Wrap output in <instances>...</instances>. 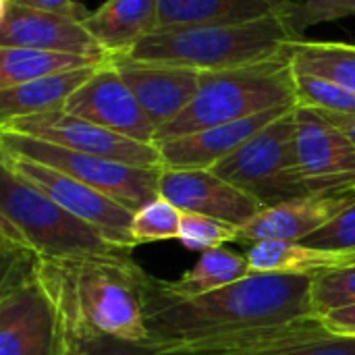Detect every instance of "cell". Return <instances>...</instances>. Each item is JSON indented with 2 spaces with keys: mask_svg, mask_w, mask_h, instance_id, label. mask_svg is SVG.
<instances>
[{
  "mask_svg": "<svg viewBox=\"0 0 355 355\" xmlns=\"http://www.w3.org/2000/svg\"><path fill=\"white\" fill-rule=\"evenodd\" d=\"M312 279L252 272L204 295L173 297L156 285V277L148 275L141 285V304L150 331L146 345L160 352L316 316L312 310Z\"/></svg>",
  "mask_w": 355,
  "mask_h": 355,
  "instance_id": "1",
  "label": "cell"
},
{
  "mask_svg": "<svg viewBox=\"0 0 355 355\" xmlns=\"http://www.w3.org/2000/svg\"><path fill=\"white\" fill-rule=\"evenodd\" d=\"M33 272L40 287L62 300L85 322L104 335L146 345L141 285L148 272L127 252L85 258H33Z\"/></svg>",
  "mask_w": 355,
  "mask_h": 355,
  "instance_id": "2",
  "label": "cell"
},
{
  "mask_svg": "<svg viewBox=\"0 0 355 355\" xmlns=\"http://www.w3.org/2000/svg\"><path fill=\"white\" fill-rule=\"evenodd\" d=\"M302 40L289 15H275L239 23L160 27L123 56L175 62L198 71H227L291 56Z\"/></svg>",
  "mask_w": 355,
  "mask_h": 355,
  "instance_id": "3",
  "label": "cell"
},
{
  "mask_svg": "<svg viewBox=\"0 0 355 355\" xmlns=\"http://www.w3.org/2000/svg\"><path fill=\"white\" fill-rule=\"evenodd\" d=\"M291 104H297L291 56L227 71H202L196 98L175 121L156 131L154 144Z\"/></svg>",
  "mask_w": 355,
  "mask_h": 355,
  "instance_id": "4",
  "label": "cell"
},
{
  "mask_svg": "<svg viewBox=\"0 0 355 355\" xmlns=\"http://www.w3.org/2000/svg\"><path fill=\"white\" fill-rule=\"evenodd\" d=\"M0 235L4 248L50 260L121 252L100 231L52 202L6 164H0Z\"/></svg>",
  "mask_w": 355,
  "mask_h": 355,
  "instance_id": "5",
  "label": "cell"
},
{
  "mask_svg": "<svg viewBox=\"0 0 355 355\" xmlns=\"http://www.w3.org/2000/svg\"><path fill=\"white\" fill-rule=\"evenodd\" d=\"M212 171L264 208L312 196L297 158L295 108L260 129Z\"/></svg>",
  "mask_w": 355,
  "mask_h": 355,
  "instance_id": "6",
  "label": "cell"
},
{
  "mask_svg": "<svg viewBox=\"0 0 355 355\" xmlns=\"http://www.w3.org/2000/svg\"><path fill=\"white\" fill-rule=\"evenodd\" d=\"M0 152L52 166L123 204L131 212L158 196L162 168H141L110 158L75 152L56 144L0 129Z\"/></svg>",
  "mask_w": 355,
  "mask_h": 355,
  "instance_id": "7",
  "label": "cell"
},
{
  "mask_svg": "<svg viewBox=\"0 0 355 355\" xmlns=\"http://www.w3.org/2000/svg\"><path fill=\"white\" fill-rule=\"evenodd\" d=\"M33 258L2 245L0 355H54V312L35 279Z\"/></svg>",
  "mask_w": 355,
  "mask_h": 355,
  "instance_id": "8",
  "label": "cell"
},
{
  "mask_svg": "<svg viewBox=\"0 0 355 355\" xmlns=\"http://www.w3.org/2000/svg\"><path fill=\"white\" fill-rule=\"evenodd\" d=\"M168 355H355V339L337 337L320 316L160 349Z\"/></svg>",
  "mask_w": 355,
  "mask_h": 355,
  "instance_id": "9",
  "label": "cell"
},
{
  "mask_svg": "<svg viewBox=\"0 0 355 355\" xmlns=\"http://www.w3.org/2000/svg\"><path fill=\"white\" fill-rule=\"evenodd\" d=\"M0 164H6L15 175L37 187L52 202H56L71 214L92 225L116 250L129 252L135 248L131 239L133 212L123 204L114 202L112 198H108L106 193L29 158L0 152Z\"/></svg>",
  "mask_w": 355,
  "mask_h": 355,
  "instance_id": "10",
  "label": "cell"
},
{
  "mask_svg": "<svg viewBox=\"0 0 355 355\" xmlns=\"http://www.w3.org/2000/svg\"><path fill=\"white\" fill-rule=\"evenodd\" d=\"M0 129L35 137L48 144H56L75 152L110 158V160L125 162L131 166L164 168L162 156L154 144H141V141L129 139L92 121L75 116L67 112L64 108L21 116V119L2 123Z\"/></svg>",
  "mask_w": 355,
  "mask_h": 355,
  "instance_id": "11",
  "label": "cell"
},
{
  "mask_svg": "<svg viewBox=\"0 0 355 355\" xmlns=\"http://www.w3.org/2000/svg\"><path fill=\"white\" fill-rule=\"evenodd\" d=\"M295 146L312 193L355 189V146L318 110L295 106Z\"/></svg>",
  "mask_w": 355,
  "mask_h": 355,
  "instance_id": "12",
  "label": "cell"
},
{
  "mask_svg": "<svg viewBox=\"0 0 355 355\" xmlns=\"http://www.w3.org/2000/svg\"><path fill=\"white\" fill-rule=\"evenodd\" d=\"M64 110L129 139L154 144V123L110 58L69 98Z\"/></svg>",
  "mask_w": 355,
  "mask_h": 355,
  "instance_id": "13",
  "label": "cell"
},
{
  "mask_svg": "<svg viewBox=\"0 0 355 355\" xmlns=\"http://www.w3.org/2000/svg\"><path fill=\"white\" fill-rule=\"evenodd\" d=\"M158 196L183 212H196L243 227L264 206L250 193L225 181L212 168H162Z\"/></svg>",
  "mask_w": 355,
  "mask_h": 355,
  "instance_id": "14",
  "label": "cell"
},
{
  "mask_svg": "<svg viewBox=\"0 0 355 355\" xmlns=\"http://www.w3.org/2000/svg\"><path fill=\"white\" fill-rule=\"evenodd\" d=\"M110 62L133 89L156 131L189 106L202 83V71L185 64L137 60L131 56H110Z\"/></svg>",
  "mask_w": 355,
  "mask_h": 355,
  "instance_id": "15",
  "label": "cell"
},
{
  "mask_svg": "<svg viewBox=\"0 0 355 355\" xmlns=\"http://www.w3.org/2000/svg\"><path fill=\"white\" fill-rule=\"evenodd\" d=\"M0 48H40L89 56H110L85 27V17L4 4Z\"/></svg>",
  "mask_w": 355,
  "mask_h": 355,
  "instance_id": "16",
  "label": "cell"
},
{
  "mask_svg": "<svg viewBox=\"0 0 355 355\" xmlns=\"http://www.w3.org/2000/svg\"><path fill=\"white\" fill-rule=\"evenodd\" d=\"M355 200L352 191H322L306 198L289 200L279 206L260 210L252 220H248L241 231V241H304L329 220H333L341 210H345Z\"/></svg>",
  "mask_w": 355,
  "mask_h": 355,
  "instance_id": "17",
  "label": "cell"
},
{
  "mask_svg": "<svg viewBox=\"0 0 355 355\" xmlns=\"http://www.w3.org/2000/svg\"><path fill=\"white\" fill-rule=\"evenodd\" d=\"M291 106H279L241 121L208 127L177 139H168L162 144H156L164 168H212L227 156H231L235 150H239L250 137H254L260 129L270 125L275 119L283 116Z\"/></svg>",
  "mask_w": 355,
  "mask_h": 355,
  "instance_id": "18",
  "label": "cell"
},
{
  "mask_svg": "<svg viewBox=\"0 0 355 355\" xmlns=\"http://www.w3.org/2000/svg\"><path fill=\"white\" fill-rule=\"evenodd\" d=\"M158 12L160 0H106L85 17V27L102 50L123 56L158 29Z\"/></svg>",
  "mask_w": 355,
  "mask_h": 355,
  "instance_id": "19",
  "label": "cell"
},
{
  "mask_svg": "<svg viewBox=\"0 0 355 355\" xmlns=\"http://www.w3.org/2000/svg\"><path fill=\"white\" fill-rule=\"evenodd\" d=\"M252 272H277L297 277H318L355 264V252H335L312 248L304 241L266 239L256 241L248 250Z\"/></svg>",
  "mask_w": 355,
  "mask_h": 355,
  "instance_id": "20",
  "label": "cell"
},
{
  "mask_svg": "<svg viewBox=\"0 0 355 355\" xmlns=\"http://www.w3.org/2000/svg\"><path fill=\"white\" fill-rule=\"evenodd\" d=\"M297 0H160L158 29L196 23H239L291 15Z\"/></svg>",
  "mask_w": 355,
  "mask_h": 355,
  "instance_id": "21",
  "label": "cell"
},
{
  "mask_svg": "<svg viewBox=\"0 0 355 355\" xmlns=\"http://www.w3.org/2000/svg\"><path fill=\"white\" fill-rule=\"evenodd\" d=\"M104 64V62H102ZM100 64L48 75L27 83L0 89V125L50 110H60L67 106L69 98L98 71Z\"/></svg>",
  "mask_w": 355,
  "mask_h": 355,
  "instance_id": "22",
  "label": "cell"
},
{
  "mask_svg": "<svg viewBox=\"0 0 355 355\" xmlns=\"http://www.w3.org/2000/svg\"><path fill=\"white\" fill-rule=\"evenodd\" d=\"M44 295L48 297L54 312V355H168L160 354L148 345H135L104 335L89 322H85L62 300L46 291Z\"/></svg>",
  "mask_w": 355,
  "mask_h": 355,
  "instance_id": "23",
  "label": "cell"
},
{
  "mask_svg": "<svg viewBox=\"0 0 355 355\" xmlns=\"http://www.w3.org/2000/svg\"><path fill=\"white\" fill-rule=\"evenodd\" d=\"M252 275L248 256L227 248L202 252L198 262L175 281L156 279V285L173 297H196L227 287Z\"/></svg>",
  "mask_w": 355,
  "mask_h": 355,
  "instance_id": "24",
  "label": "cell"
},
{
  "mask_svg": "<svg viewBox=\"0 0 355 355\" xmlns=\"http://www.w3.org/2000/svg\"><path fill=\"white\" fill-rule=\"evenodd\" d=\"M110 56H89L40 48H0V89L58 75L92 64H102Z\"/></svg>",
  "mask_w": 355,
  "mask_h": 355,
  "instance_id": "25",
  "label": "cell"
},
{
  "mask_svg": "<svg viewBox=\"0 0 355 355\" xmlns=\"http://www.w3.org/2000/svg\"><path fill=\"white\" fill-rule=\"evenodd\" d=\"M291 67L295 73L316 75L355 92L354 44L302 40L291 54Z\"/></svg>",
  "mask_w": 355,
  "mask_h": 355,
  "instance_id": "26",
  "label": "cell"
},
{
  "mask_svg": "<svg viewBox=\"0 0 355 355\" xmlns=\"http://www.w3.org/2000/svg\"><path fill=\"white\" fill-rule=\"evenodd\" d=\"M183 210H179L173 202L162 196H156L139 210L133 212L131 220V239L133 245L156 243V241H171L179 239Z\"/></svg>",
  "mask_w": 355,
  "mask_h": 355,
  "instance_id": "27",
  "label": "cell"
},
{
  "mask_svg": "<svg viewBox=\"0 0 355 355\" xmlns=\"http://www.w3.org/2000/svg\"><path fill=\"white\" fill-rule=\"evenodd\" d=\"M295 100L297 106L322 112L355 114V92L316 75L295 73Z\"/></svg>",
  "mask_w": 355,
  "mask_h": 355,
  "instance_id": "28",
  "label": "cell"
},
{
  "mask_svg": "<svg viewBox=\"0 0 355 355\" xmlns=\"http://www.w3.org/2000/svg\"><path fill=\"white\" fill-rule=\"evenodd\" d=\"M179 241L189 250L208 252V250H218L225 243L241 241V231L237 225L225 223L220 218H212L196 212H183Z\"/></svg>",
  "mask_w": 355,
  "mask_h": 355,
  "instance_id": "29",
  "label": "cell"
},
{
  "mask_svg": "<svg viewBox=\"0 0 355 355\" xmlns=\"http://www.w3.org/2000/svg\"><path fill=\"white\" fill-rule=\"evenodd\" d=\"M355 304V264L322 272L312 279V310L324 316L333 310Z\"/></svg>",
  "mask_w": 355,
  "mask_h": 355,
  "instance_id": "30",
  "label": "cell"
},
{
  "mask_svg": "<svg viewBox=\"0 0 355 355\" xmlns=\"http://www.w3.org/2000/svg\"><path fill=\"white\" fill-rule=\"evenodd\" d=\"M304 243L320 250L355 252V200L333 220H329L324 227L304 239Z\"/></svg>",
  "mask_w": 355,
  "mask_h": 355,
  "instance_id": "31",
  "label": "cell"
},
{
  "mask_svg": "<svg viewBox=\"0 0 355 355\" xmlns=\"http://www.w3.org/2000/svg\"><path fill=\"white\" fill-rule=\"evenodd\" d=\"M355 15V0H302L295 4L291 17L293 27L304 35V31L316 23L337 21Z\"/></svg>",
  "mask_w": 355,
  "mask_h": 355,
  "instance_id": "32",
  "label": "cell"
},
{
  "mask_svg": "<svg viewBox=\"0 0 355 355\" xmlns=\"http://www.w3.org/2000/svg\"><path fill=\"white\" fill-rule=\"evenodd\" d=\"M4 4H15V6H25L33 10H48V12H64V15H77V17H87V8L81 6L75 0H2Z\"/></svg>",
  "mask_w": 355,
  "mask_h": 355,
  "instance_id": "33",
  "label": "cell"
},
{
  "mask_svg": "<svg viewBox=\"0 0 355 355\" xmlns=\"http://www.w3.org/2000/svg\"><path fill=\"white\" fill-rule=\"evenodd\" d=\"M320 320L327 327V331H331L333 335L355 339V304L347 306V308L333 310V312L320 316Z\"/></svg>",
  "mask_w": 355,
  "mask_h": 355,
  "instance_id": "34",
  "label": "cell"
},
{
  "mask_svg": "<svg viewBox=\"0 0 355 355\" xmlns=\"http://www.w3.org/2000/svg\"><path fill=\"white\" fill-rule=\"evenodd\" d=\"M314 110H316V108H314ZM318 112H320L322 116H327L337 129H341L355 146V114H335V112H322V110H318Z\"/></svg>",
  "mask_w": 355,
  "mask_h": 355,
  "instance_id": "35",
  "label": "cell"
}]
</instances>
